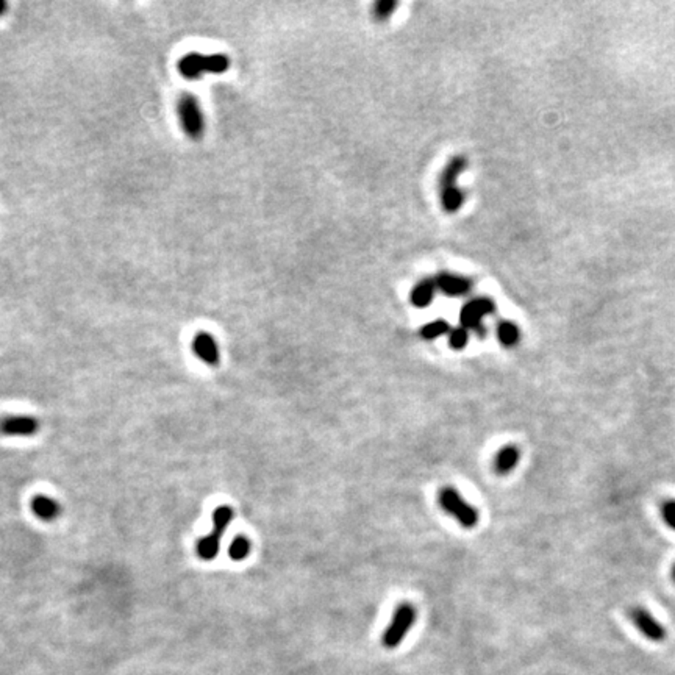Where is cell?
I'll return each instance as SVG.
<instances>
[{"instance_id":"52a82bcc","label":"cell","mask_w":675,"mask_h":675,"mask_svg":"<svg viewBox=\"0 0 675 675\" xmlns=\"http://www.w3.org/2000/svg\"><path fill=\"white\" fill-rule=\"evenodd\" d=\"M630 619L633 621V624L636 625L638 630L641 632L645 638L650 639V641H655V643L665 641L666 638L665 627H663L647 610H644L641 607L632 608Z\"/></svg>"},{"instance_id":"e0dca14e","label":"cell","mask_w":675,"mask_h":675,"mask_svg":"<svg viewBox=\"0 0 675 675\" xmlns=\"http://www.w3.org/2000/svg\"><path fill=\"white\" fill-rule=\"evenodd\" d=\"M397 7H399V3L396 0H378L372 7V17L378 22L388 21Z\"/></svg>"},{"instance_id":"6da1fadb","label":"cell","mask_w":675,"mask_h":675,"mask_svg":"<svg viewBox=\"0 0 675 675\" xmlns=\"http://www.w3.org/2000/svg\"><path fill=\"white\" fill-rule=\"evenodd\" d=\"M467 161L461 155H457L444 167L440 178L441 205L447 213H457L464 202V194L457 188L458 175L466 169Z\"/></svg>"},{"instance_id":"603a6c76","label":"cell","mask_w":675,"mask_h":675,"mask_svg":"<svg viewBox=\"0 0 675 675\" xmlns=\"http://www.w3.org/2000/svg\"><path fill=\"white\" fill-rule=\"evenodd\" d=\"M672 579H674V581H675V566L672 568Z\"/></svg>"},{"instance_id":"2e32d148","label":"cell","mask_w":675,"mask_h":675,"mask_svg":"<svg viewBox=\"0 0 675 675\" xmlns=\"http://www.w3.org/2000/svg\"><path fill=\"white\" fill-rule=\"evenodd\" d=\"M233 519V510L230 506H219L216 511L213 513V535L222 538V533L227 530V527L232 522Z\"/></svg>"},{"instance_id":"9c48e42d","label":"cell","mask_w":675,"mask_h":675,"mask_svg":"<svg viewBox=\"0 0 675 675\" xmlns=\"http://www.w3.org/2000/svg\"><path fill=\"white\" fill-rule=\"evenodd\" d=\"M435 283H436V290H440L441 292L450 297L464 296V294L469 292L472 288V281L467 279V277L450 274V272L438 274V277L435 279Z\"/></svg>"},{"instance_id":"ac0fdd59","label":"cell","mask_w":675,"mask_h":675,"mask_svg":"<svg viewBox=\"0 0 675 675\" xmlns=\"http://www.w3.org/2000/svg\"><path fill=\"white\" fill-rule=\"evenodd\" d=\"M250 541L246 538V536H236L232 544H230L228 555L235 561H241V559L247 558V555L250 553Z\"/></svg>"},{"instance_id":"44dd1931","label":"cell","mask_w":675,"mask_h":675,"mask_svg":"<svg viewBox=\"0 0 675 675\" xmlns=\"http://www.w3.org/2000/svg\"><path fill=\"white\" fill-rule=\"evenodd\" d=\"M661 513H663V517H665L666 524L672 530H675V500L665 502V504H663V506H661Z\"/></svg>"},{"instance_id":"8992f818","label":"cell","mask_w":675,"mask_h":675,"mask_svg":"<svg viewBox=\"0 0 675 675\" xmlns=\"http://www.w3.org/2000/svg\"><path fill=\"white\" fill-rule=\"evenodd\" d=\"M495 305L491 299L488 297H477L471 302H467L463 308L460 311V322L461 327H464L466 330H475L478 334H484L483 328V317L494 313Z\"/></svg>"},{"instance_id":"7c38bea8","label":"cell","mask_w":675,"mask_h":675,"mask_svg":"<svg viewBox=\"0 0 675 675\" xmlns=\"http://www.w3.org/2000/svg\"><path fill=\"white\" fill-rule=\"evenodd\" d=\"M435 291H436L435 279L420 280L419 283L413 288L411 294H409V302L418 308L429 307L431 300L435 297Z\"/></svg>"},{"instance_id":"5b68a950","label":"cell","mask_w":675,"mask_h":675,"mask_svg":"<svg viewBox=\"0 0 675 675\" xmlns=\"http://www.w3.org/2000/svg\"><path fill=\"white\" fill-rule=\"evenodd\" d=\"M442 508L457 517V521L466 528L475 527L478 522V511L471 506L453 488H444L440 493Z\"/></svg>"},{"instance_id":"5bb4252c","label":"cell","mask_w":675,"mask_h":675,"mask_svg":"<svg viewBox=\"0 0 675 675\" xmlns=\"http://www.w3.org/2000/svg\"><path fill=\"white\" fill-rule=\"evenodd\" d=\"M219 546H221V538L216 535H206L197 542V555L205 559V561H210V559L216 558L219 553Z\"/></svg>"},{"instance_id":"ba28073f","label":"cell","mask_w":675,"mask_h":675,"mask_svg":"<svg viewBox=\"0 0 675 675\" xmlns=\"http://www.w3.org/2000/svg\"><path fill=\"white\" fill-rule=\"evenodd\" d=\"M39 422L32 416H5L0 419V433L7 436H33Z\"/></svg>"},{"instance_id":"3957f363","label":"cell","mask_w":675,"mask_h":675,"mask_svg":"<svg viewBox=\"0 0 675 675\" xmlns=\"http://www.w3.org/2000/svg\"><path fill=\"white\" fill-rule=\"evenodd\" d=\"M178 116H180L184 133L191 140H202V136L205 133V120L197 97L188 94V92L183 94L178 100Z\"/></svg>"},{"instance_id":"4fadbf2b","label":"cell","mask_w":675,"mask_h":675,"mask_svg":"<svg viewBox=\"0 0 675 675\" xmlns=\"http://www.w3.org/2000/svg\"><path fill=\"white\" fill-rule=\"evenodd\" d=\"M519 457H521V453H519V449L516 446H511L510 444V446L502 447L494 460L495 472L500 475L508 474L519 463Z\"/></svg>"},{"instance_id":"8fae6325","label":"cell","mask_w":675,"mask_h":675,"mask_svg":"<svg viewBox=\"0 0 675 675\" xmlns=\"http://www.w3.org/2000/svg\"><path fill=\"white\" fill-rule=\"evenodd\" d=\"M32 510L43 521H54L61 515V506L58 502L47 497V495H34L32 500Z\"/></svg>"},{"instance_id":"7402d4cb","label":"cell","mask_w":675,"mask_h":675,"mask_svg":"<svg viewBox=\"0 0 675 675\" xmlns=\"http://www.w3.org/2000/svg\"><path fill=\"white\" fill-rule=\"evenodd\" d=\"M8 8V3L5 2V0H0V16L5 14V11H7Z\"/></svg>"},{"instance_id":"9a60e30c","label":"cell","mask_w":675,"mask_h":675,"mask_svg":"<svg viewBox=\"0 0 675 675\" xmlns=\"http://www.w3.org/2000/svg\"><path fill=\"white\" fill-rule=\"evenodd\" d=\"M497 338L505 347H511V345L517 344L519 338H521V333H519V328L515 322L502 321L497 325Z\"/></svg>"},{"instance_id":"277c9868","label":"cell","mask_w":675,"mask_h":675,"mask_svg":"<svg viewBox=\"0 0 675 675\" xmlns=\"http://www.w3.org/2000/svg\"><path fill=\"white\" fill-rule=\"evenodd\" d=\"M416 621V610L411 605L403 603L396 610L394 617H392L389 627L386 628L382 638V643L386 649H394L399 645L409 628Z\"/></svg>"},{"instance_id":"7a4b0ae2","label":"cell","mask_w":675,"mask_h":675,"mask_svg":"<svg viewBox=\"0 0 675 675\" xmlns=\"http://www.w3.org/2000/svg\"><path fill=\"white\" fill-rule=\"evenodd\" d=\"M230 58L227 55L215 54V55H202L197 52L186 54L178 60L177 69L186 80H197L202 75L210 74H222L228 71Z\"/></svg>"},{"instance_id":"d6986e66","label":"cell","mask_w":675,"mask_h":675,"mask_svg":"<svg viewBox=\"0 0 675 675\" xmlns=\"http://www.w3.org/2000/svg\"><path fill=\"white\" fill-rule=\"evenodd\" d=\"M449 332V324L446 321L438 319L433 322H429V324L420 328V336L424 339H435L441 334Z\"/></svg>"},{"instance_id":"30bf717a","label":"cell","mask_w":675,"mask_h":675,"mask_svg":"<svg viewBox=\"0 0 675 675\" xmlns=\"http://www.w3.org/2000/svg\"><path fill=\"white\" fill-rule=\"evenodd\" d=\"M193 349H194V354L197 355L202 361H205L206 365L216 366L219 363L217 344L210 333L200 332L195 334L193 341Z\"/></svg>"},{"instance_id":"ffe728a7","label":"cell","mask_w":675,"mask_h":675,"mask_svg":"<svg viewBox=\"0 0 675 675\" xmlns=\"http://www.w3.org/2000/svg\"><path fill=\"white\" fill-rule=\"evenodd\" d=\"M469 341V332L466 330L464 327H457L453 330H450L449 333V344L452 345L453 349H463L464 345Z\"/></svg>"}]
</instances>
